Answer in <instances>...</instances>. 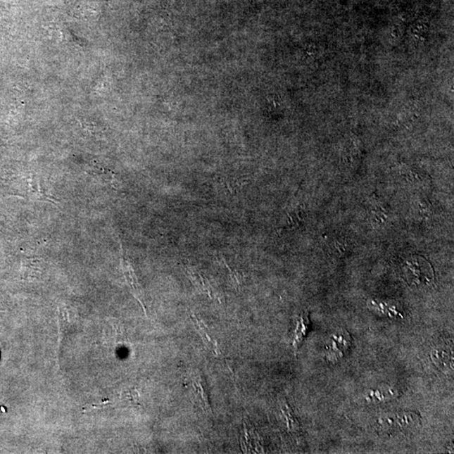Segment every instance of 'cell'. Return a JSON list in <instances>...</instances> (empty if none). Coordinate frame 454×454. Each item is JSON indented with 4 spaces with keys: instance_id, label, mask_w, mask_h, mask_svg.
Masks as SVG:
<instances>
[{
    "instance_id": "6da1fadb",
    "label": "cell",
    "mask_w": 454,
    "mask_h": 454,
    "mask_svg": "<svg viewBox=\"0 0 454 454\" xmlns=\"http://www.w3.org/2000/svg\"><path fill=\"white\" fill-rule=\"evenodd\" d=\"M421 418L414 412L389 415L378 421L379 429L384 432L409 431L420 425Z\"/></svg>"
},
{
    "instance_id": "7a4b0ae2",
    "label": "cell",
    "mask_w": 454,
    "mask_h": 454,
    "mask_svg": "<svg viewBox=\"0 0 454 454\" xmlns=\"http://www.w3.org/2000/svg\"><path fill=\"white\" fill-rule=\"evenodd\" d=\"M352 347V337L348 331L341 329L331 335L326 345L328 362L335 363L343 360Z\"/></svg>"
},
{
    "instance_id": "3957f363",
    "label": "cell",
    "mask_w": 454,
    "mask_h": 454,
    "mask_svg": "<svg viewBox=\"0 0 454 454\" xmlns=\"http://www.w3.org/2000/svg\"><path fill=\"white\" fill-rule=\"evenodd\" d=\"M186 275H188L194 287L201 293L206 294L211 299L222 301V291L216 286L214 281L210 279L204 272L194 269V267H188L186 269Z\"/></svg>"
},
{
    "instance_id": "277c9868",
    "label": "cell",
    "mask_w": 454,
    "mask_h": 454,
    "mask_svg": "<svg viewBox=\"0 0 454 454\" xmlns=\"http://www.w3.org/2000/svg\"><path fill=\"white\" fill-rule=\"evenodd\" d=\"M189 384L191 386L194 396L196 397V401L200 403L203 410L206 414L213 415L204 376L201 373H198V372H194L191 377H190Z\"/></svg>"
},
{
    "instance_id": "5b68a950",
    "label": "cell",
    "mask_w": 454,
    "mask_h": 454,
    "mask_svg": "<svg viewBox=\"0 0 454 454\" xmlns=\"http://www.w3.org/2000/svg\"><path fill=\"white\" fill-rule=\"evenodd\" d=\"M121 270L123 271L125 280L134 297L140 302L142 308L146 310V306L144 301V294H142L141 284L138 281L135 271H134L132 263L129 262L128 259L125 258L124 253L121 256L120 261Z\"/></svg>"
},
{
    "instance_id": "8992f818",
    "label": "cell",
    "mask_w": 454,
    "mask_h": 454,
    "mask_svg": "<svg viewBox=\"0 0 454 454\" xmlns=\"http://www.w3.org/2000/svg\"><path fill=\"white\" fill-rule=\"evenodd\" d=\"M431 360L434 365L443 372H451L453 370V350L448 347H436L431 353Z\"/></svg>"
},
{
    "instance_id": "52a82bcc",
    "label": "cell",
    "mask_w": 454,
    "mask_h": 454,
    "mask_svg": "<svg viewBox=\"0 0 454 454\" xmlns=\"http://www.w3.org/2000/svg\"><path fill=\"white\" fill-rule=\"evenodd\" d=\"M279 410L284 417V422L286 425L288 431L293 436H299L301 434V427L299 421L297 420L291 405L286 400L281 399L279 401Z\"/></svg>"
},
{
    "instance_id": "ba28073f",
    "label": "cell",
    "mask_w": 454,
    "mask_h": 454,
    "mask_svg": "<svg viewBox=\"0 0 454 454\" xmlns=\"http://www.w3.org/2000/svg\"><path fill=\"white\" fill-rule=\"evenodd\" d=\"M310 327V321L309 314L307 313H302L299 317L297 319L296 326L293 333L292 344L294 348L298 349L302 344L303 341L305 340L307 334H308Z\"/></svg>"
},
{
    "instance_id": "9c48e42d",
    "label": "cell",
    "mask_w": 454,
    "mask_h": 454,
    "mask_svg": "<svg viewBox=\"0 0 454 454\" xmlns=\"http://www.w3.org/2000/svg\"><path fill=\"white\" fill-rule=\"evenodd\" d=\"M191 317L194 319V322H196L197 329L198 332H200L202 339L204 340L207 347L209 348L210 351L213 353L216 357L223 358L222 352L220 351L218 343H216L215 339H212L210 336L208 331L206 330V327L204 325V323L200 321V319H198L196 315H192Z\"/></svg>"
},
{
    "instance_id": "30bf717a",
    "label": "cell",
    "mask_w": 454,
    "mask_h": 454,
    "mask_svg": "<svg viewBox=\"0 0 454 454\" xmlns=\"http://www.w3.org/2000/svg\"><path fill=\"white\" fill-rule=\"evenodd\" d=\"M397 396V391L396 389H393L390 386H383L377 389V390H374L370 391L369 393L366 396V399L370 402H384L390 401L396 398Z\"/></svg>"
},
{
    "instance_id": "8fae6325",
    "label": "cell",
    "mask_w": 454,
    "mask_h": 454,
    "mask_svg": "<svg viewBox=\"0 0 454 454\" xmlns=\"http://www.w3.org/2000/svg\"><path fill=\"white\" fill-rule=\"evenodd\" d=\"M303 210L301 207H294L287 212V226L289 228H296L302 222Z\"/></svg>"
},
{
    "instance_id": "7c38bea8",
    "label": "cell",
    "mask_w": 454,
    "mask_h": 454,
    "mask_svg": "<svg viewBox=\"0 0 454 454\" xmlns=\"http://www.w3.org/2000/svg\"><path fill=\"white\" fill-rule=\"evenodd\" d=\"M92 175L97 176L98 179L105 182L106 184H111L115 187V179L114 178V175L110 171H107L106 170H103L102 171L95 170Z\"/></svg>"
}]
</instances>
